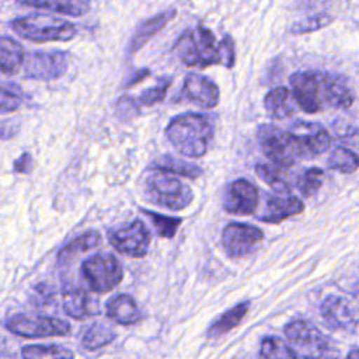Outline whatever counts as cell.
Returning <instances> with one entry per match:
<instances>
[{"label":"cell","mask_w":359,"mask_h":359,"mask_svg":"<svg viewBox=\"0 0 359 359\" xmlns=\"http://www.w3.org/2000/svg\"><path fill=\"white\" fill-rule=\"evenodd\" d=\"M327 164L331 170H335L344 174H351L359 168V156L355 151L349 150L348 147L338 146L331 151V156Z\"/></svg>","instance_id":"4dcf8cb0"},{"label":"cell","mask_w":359,"mask_h":359,"mask_svg":"<svg viewBox=\"0 0 359 359\" xmlns=\"http://www.w3.org/2000/svg\"><path fill=\"white\" fill-rule=\"evenodd\" d=\"M290 132L296 136L303 160L314 158L316 156L325 153L331 146L330 133L321 125L297 122L290 128Z\"/></svg>","instance_id":"9a60e30c"},{"label":"cell","mask_w":359,"mask_h":359,"mask_svg":"<svg viewBox=\"0 0 359 359\" xmlns=\"http://www.w3.org/2000/svg\"><path fill=\"white\" fill-rule=\"evenodd\" d=\"M289 170L280 165H276L273 163L269 164H257L255 172L257 175L271 185L278 194H286L290 191V178H289Z\"/></svg>","instance_id":"cb8c5ba5"},{"label":"cell","mask_w":359,"mask_h":359,"mask_svg":"<svg viewBox=\"0 0 359 359\" xmlns=\"http://www.w3.org/2000/svg\"><path fill=\"white\" fill-rule=\"evenodd\" d=\"M116 114L122 118V119H128V118H133L139 114V105L137 102L130 98V97H122L119 98V101L116 102Z\"/></svg>","instance_id":"f35d334b"},{"label":"cell","mask_w":359,"mask_h":359,"mask_svg":"<svg viewBox=\"0 0 359 359\" xmlns=\"http://www.w3.org/2000/svg\"><path fill=\"white\" fill-rule=\"evenodd\" d=\"M320 313L332 330L353 332L359 324L358 307L349 299L338 294H328L320 304Z\"/></svg>","instance_id":"7c38bea8"},{"label":"cell","mask_w":359,"mask_h":359,"mask_svg":"<svg viewBox=\"0 0 359 359\" xmlns=\"http://www.w3.org/2000/svg\"><path fill=\"white\" fill-rule=\"evenodd\" d=\"M323 178H324V171L321 168H317V167L307 168L296 178V188L302 195L313 196L321 188Z\"/></svg>","instance_id":"1f68e13d"},{"label":"cell","mask_w":359,"mask_h":359,"mask_svg":"<svg viewBox=\"0 0 359 359\" xmlns=\"http://www.w3.org/2000/svg\"><path fill=\"white\" fill-rule=\"evenodd\" d=\"M147 76H149V70H147V69H142V70L135 72V73L128 79V81H126V87L133 86L135 83H137V81L143 80V79H144V77H147Z\"/></svg>","instance_id":"60d3db41"},{"label":"cell","mask_w":359,"mask_h":359,"mask_svg":"<svg viewBox=\"0 0 359 359\" xmlns=\"http://www.w3.org/2000/svg\"><path fill=\"white\" fill-rule=\"evenodd\" d=\"M31 167H32V156L25 151L22 153L15 161H14V165H13V170L15 172H21V174H27L31 171Z\"/></svg>","instance_id":"ab89813d"},{"label":"cell","mask_w":359,"mask_h":359,"mask_svg":"<svg viewBox=\"0 0 359 359\" xmlns=\"http://www.w3.org/2000/svg\"><path fill=\"white\" fill-rule=\"evenodd\" d=\"M332 17L327 13H318L314 15H309L297 22H294L290 28V32L294 35H302V34H307V32H313L317 31L320 28L327 27L328 24H331Z\"/></svg>","instance_id":"e575fe53"},{"label":"cell","mask_w":359,"mask_h":359,"mask_svg":"<svg viewBox=\"0 0 359 359\" xmlns=\"http://www.w3.org/2000/svg\"><path fill=\"white\" fill-rule=\"evenodd\" d=\"M345 359H359V348H355V349H351L349 353L346 355Z\"/></svg>","instance_id":"b9f144b4"},{"label":"cell","mask_w":359,"mask_h":359,"mask_svg":"<svg viewBox=\"0 0 359 359\" xmlns=\"http://www.w3.org/2000/svg\"><path fill=\"white\" fill-rule=\"evenodd\" d=\"M21 356L22 359H74L73 352L60 345H27Z\"/></svg>","instance_id":"f1b7e54d"},{"label":"cell","mask_w":359,"mask_h":359,"mask_svg":"<svg viewBox=\"0 0 359 359\" xmlns=\"http://www.w3.org/2000/svg\"><path fill=\"white\" fill-rule=\"evenodd\" d=\"M24 101V93L22 90L13 84V83H3L1 84V97H0V105H1V114H8L15 111Z\"/></svg>","instance_id":"836d02e7"},{"label":"cell","mask_w":359,"mask_h":359,"mask_svg":"<svg viewBox=\"0 0 359 359\" xmlns=\"http://www.w3.org/2000/svg\"><path fill=\"white\" fill-rule=\"evenodd\" d=\"M143 192L150 203L170 210H182L194 201L192 189L185 182L163 171H156L146 178Z\"/></svg>","instance_id":"277c9868"},{"label":"cell","mask_w":359,"mask_h":359,"mask_svg":"<svg viewBox=\"0 0 359 359\" xmlns=\"http://www.w3.org/2000/svg\"><path fill=\"white\" fill-rule=\"evenodd\" d=\"M81 275L94 292L107 293L121 283L123 271L112 254L104 252L87 258L81 264Z\"/></svg>","instance_id":"ba28073f"},{"label":"cell","mask_w":359,"mask_h":359,"mask_svg":"<svg viewBox=\"0 0 359 359\" xmlns=\"http://www.w3.org/2000/svg\"><path fill=\"white\" fill-rule=\"evenodd\" d=\"M181 98L189 101L201 108H215L219 104V88L206 76L199 73H189L184 79L181 88Z\"/></svg>","instance_id":"2e32d148"},{"label":"cell","mask_w":359,"mask_h":359,"mask_svg":"<svg viewBox=\"0 0 359 359\" xmlns=\"http://www.w3.org/2000/svg\"><path fill=\"white\" fill-rule=\"evenodd\" d=\"M6 327L10 332L24 338H42L53 335H66L70 332V324L57 317L15 314L7 318Z\"/></svg>","instance_id":"9c48e42d"},{"label":"cell","mask_w":359,"mask_h":359,"mask_svg":"<svg viewBox=\"0 0 359 359\" xmlns=\"http://www.w3.org/2000/svg\"><path fill=\"white\" fill-rule=\"evenodd\" d=\"M219 50H220V65L231 69L236 62V50H234V42H233L231 36L226 35L220 41Z\"/></svg>","instance_id":"74e56055"},{"label":"cell","mask_w":359,"mask_h":359,"mask_svg":"<svg viewBox=\"0 0 359 359\" xmlns=\"http://www.w3.org/2000/svg\"><path fill=\"white\" fill-rule=\"evenodd\" d=\"M21 6L43 8L65 15H83L90 8L88 0H15Z\"/></svg>","instance_id":"7402d4cb"},{"label":"cell","mask_w":359,"mask_h":359,"mask_svg":"<svg viewBox=\"0 0 359 359\" xmlns=\"http://www.w3.org/2000/svg\"><path fill=\"white\" fill-rule=\"evenodd\" d=\"M174 52L187 66H202L220 63L219 43L215 35L206 27L199 25L196 29L185 31L175 42Z\"/></svg>","instance_id":"5b68a950"},{"label":"cell","mask_w":359,"mask_h":359,"mask_svg":"<svg viewBox=\"0 0 359 359\" xmlns=\"http://www.w3.org/2000/svg\"><path fill=\"white\" fill-rule=\"evenodd\" d=\"M69 55L63 50L35 52L24 63V77L29 80H55L67 70Z\"/></svg>","instance_id":"8fae6325"},{"label":"cell","mask_w":359,"mask_h":359,"mask_svg":"<svg viewBox=\"0 0 359 359\" xmlns=\"http://www.w3.org/2000/svg\"><path fill=\"white\" fill-rule=\"evenodd\" d=\"M62 307L72 318L81 320L95 311V302L84 289L67 287L62 293Z\"/></svg>","instance_id":"d6986e66"},{"label":"cell","mask_w":359,"mask_h":359,"mask_svg":"<svg viewBox=\"0 0 359 359\" xmlns=\"http://www.w3.org/2000/svg\"><path fill=\"white\" fill-rule=\"evenodd\" d=\"M285 335L303 359H338L335 342L307 320H292L285 327Z\"/></svg>","instance_id":"7a4b0ae2"},{"label":"cell","mask_w":359,"mask_h":359,"mask_svg":"<svg viewBox=\"0 0 359 359\" xmlns=\"http://www.w3.org/2000/svg\"><path fill=\"white\" fill-rule=\"evenodd\" d=\"M24 63L22 45L8 35H3L0 41V65L4 74L15 73Z\"/></svg>","instance_id":"603a6c76"},{"label":"cell","mask_w":359,"mask_h":359,"mask_svg":"<svg viewBox=\"0 0 359 359\" xmlns=\"http://www.w3.org/2000/svg\"><path fill=\"white\" fill-rule=\"evenodd\" d=\"M174 17H175V10L170 8L142 21L129 41L128 53L133 55L135 52H137L146 42H149L157 32H160Z\"/></svg>","instance_id":"ac0fdd59"},{"label":"cell","mask_w":359,"mask_h":359,"mask_svg":"<svg viewBox=\"0 0 359 359\" xmlns=\"http://www.w3.org/2000/svg\"><path fill=\"white\" fill-rule=\"evenodd\" d=\"M303 210L304 203L297 196L278 194L266 199L264 212L259 215V220L265 223H279L290 216L302 213Z\"/></svg>","instance_id":"e0dca14e"},{"label":"cell","mask_w":359,"mask_h":359,"mask_svg":"<svg viewBox=\"0 0 359 359\" xmlns=\"http://www.w3.org/2000/svg\"><path fill=\"white\" fill-rule=\"evenodd\" d=\"M259 359H299L293 348L278 337H265L261 341Z\"/></svg>","instance_id":"f546056e"},{"label":"cell","mask_w":359,"mask_h":359,"mask_svg":"<svg viewBox=\"0 0 359 359\" xmlns=\"http://www.w3.org/2000/svg\"><path fill=\"white\" fill-rule=\"evenodd\" d=\"M248 309H250V303L243 302V303L231 307L230 310L224 311L216 321H213L210 324V327L208 328V337L217 338V337L229 332L234 327H237L241 323V320L244 318V316L247 314Z\"/></svg>","instance_id":"d4e9b609"},{"label":"cell","mask_w":359,"mask_h":359,"mask_svg":"<svg viewBox=\"0 0 359 359\" xmlns=\"http://www.w3.org/2000/svg\"><path fill=\"white\" fill-rule=\"evenodd\" d=\"M257 206L258 191L252 182L238 178L227 185L223 196V208L227 213L245 216L254 213Z\"/></svg>","instance_id":"5bb4252c"},{"label":"cell","mask_w":359,"mask_h":359,"mask_svg":"<svg viewBox=\"0 0 359 359\" xmlns=\"http://www.w3.org/2000/svg\"><path fill=\"white\" fill-rule=\"evenodd\" d=\"M143 213L150 217L157 233L165 238H172L182 222L180 217H170V216H164L150 210H143Z\"/></svg>","instance_id":"d6a6232c"},{"label":"cell","mask_w":359,"mask_h":359,"mask_svg":"<svg viewBox=\"0 0 359 359\" xmlns=\"http://www.w3.org/2000/svg\"><path fill=\"white\" fill-rule=\"evenodd\" d=\"M292 93L296 104L307 114L318 112L328 105V73L297 72L290 77Z\"/></svg>","instance_id":"8992f818"},{"label":"cell","mask_w":359,"mask_h":359,"mask_svg":"<svg viewBox=\"0 0 359 359\" xmlns=\"http://www.w3.org/2000/svg\"><path fill=\"white\" fill-rule=\"evenodd\" d=\"M150 170L154 171H163L167 174L181 175L187 178H198L202 174V170L191 163H187L184 160H178L172 156H161L157 160H154L150 167Z\"/></svg>","instance_id":"4316f807"},{"label":"cell","mask_w":359,"mask_h":359,"mask_svg":"<svg viewBox=\"0 0 359 359\" xmlns=\"http://www.w3.org/2000/svg\"><path fill=\"white\" fill-rule=\"evenodd\" d=\"M115 338L112 328L102 323H93L81 335V346L87 351H95L108 345Z\"/></svg>","instance_id":"83f0119b"},{"label":"cell","mask_w":359,"mask_h":359,"mask_svg":"<svg viewBox=\"0 0 359 359\" xmlns=\"http://www.w3.org/2000/svg\"><path fill=\"white\" fill-rule=\"evenodd\" d=\"M165 136L180 154L199 158L208 151L213 128L203 115L182 114L170 121L165 128Z\"/></svg>","instance_id":"6da1fadb"},{"label":"cell","mask_w":359,"mask_h":359,"mask_svg":"<svg viewBox=\"0 0 359 359\" xmlns=\"http://www.w3.org/2000/svg\"><path fill=\"white\" fill-rule=\"evenodd\" d=\"M334 132L338 139L351 146H359V128L345 121H337L334 123Z\"/></svg>","instance_id":"8d00e7d4"},{"label":"cell","mask_w":359,"mask_h":359,"mask_svg":"<svg viewBox=\"0 0 359 359\" xmlns=\"http://www.w3.org/2000/svg\"><path fill=\"white\" fill-rule=\"evenodd\" d=\"M170 87V79H163L161 83L150 87V88H146L140 97H139V102L146 105V107H150V105H154L157 102H160L164 97H165V93Z\"/></svg>","instance_id":"d590c367"},{"label":"cell","mask_w":359,"mask_h":359,"mask_svg":"<svg viewBox=\"0 0 359 359\" xmlns=\"http://www.w3.org/2000/svg\"><path fill=\"white\" fill-rule=\"evenodd\" d=\"M262 240V231L251 224L230 223L222 231V244L231 258H243L252 252Z\"/></svg>","instance_id":"4fadbf2b"},{"label":"cell","mask_w":359,"mask_h":359,"mask_svg":"<svg viewBox=\"0 0 359 359\" xmlns=\"http://www.w3.org/2000/svg\"><path fill=\"white\" fill-rule=\"evenodd\" d=\"M107 316L122 325H132L142 320V313L129 294H116L107 303Z\"/></svg>","instance_id":"ffe728a7"},{"label":"cell","mask_w":359,"mask_h":359,"mask_svg":"<svg viewBox=\"0 0 359 359\" xmlns=\"http://www.w3.org/2000/svg\"><path fill=\"white\" fill-rule=\"evenodd\" d=\"M13 31L34 42H65L76 35V25L48 14H28L11 21Z\"/></svg>","instance_id":"3957f363"},{"label":"cell","mask_w":359,"mask_h":359,"mask_svg":"<svg viewBox=\"0 0 359 359\" xmlns=\"http://www.w3.org/2000/svg\"><path fill=\"white\" fill-rule=\"evenodd\" d=\"M294 97L286 87H276L266 93L264 105L268 115L273 119L289 118L294 112Z\"/></svg>","instance_id":"44dd1931"},{"label":"cell","mask_w":359,"mask_h":359,"mask_svg":"<svg viewBox=\"0 0 359 359\" xmlns=\"http://www.w3.org/2000/svg\"><path fill=\"white\" fill-rule=\"evenodd\" d=\"M261 149L271 163L292 168L302 160L296 136L290 130H282L273 125H261L257 132Z\"/></svg>","instance_id":"52a82bcc"},{"label":"cell","mask_w":359,"mask_h":359,"mask_svg":"<svg viewBox=\"0 0 359 359\" xmlns=\"http://www.w3.org/2000/svg\"><path fill=\"white\" fill-rule=\"evenodd\" d=\"M108 240L112 247L129 257H144L149 244L150 233L142 220H133L125 226L108 231Z\"/></svg>","instance_id":"30bf717a"},{"label":"cell","mask_w":359,"mask_h":359,"mask_svg":"<svg viewBox=\"0 0 359 359\" xmlns=\"http://www.w3.org/2000/svg\"><path fill=\"white\" fill-rule=\"evenodd\" d=\"M100 240H101V236H100L98 231H94V230L86 231V233L74 237L73 240H70L67 244H65L59 250L57 261L59 262L72 261L76 255L97 247L100 244Z\"/></svg>","instance_id":"484cf974"}]
</instances>
